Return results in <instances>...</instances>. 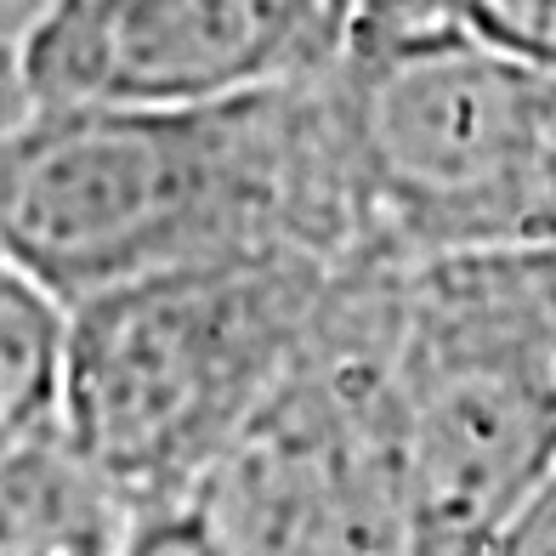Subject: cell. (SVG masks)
<instances>
[{"mask_svg":"<svg viewBox=\"0 0 556 556\" xmlns=\"http://www.w3.org/2000/svg\"><path fill=\"white\" fill-rule=\"evenodd\" d=\"M403 267H346L262 415L193 500L233 556H409L397 443Z\"/></svg>","mask_w":556,"mask_h":556,"instance_id":"5","label":"cell"},{"mask_svg":"<svg viewBox=\"0 0 556 556\" xmlns=\"http://www.w3.org/2000/svg\"><path fill=\"white\" fill-rule=\"evenodd\" d=\"M443 12H454L466 29L505 52L556 68V0H443Z\"/></svg>","mask_w":556,"mask_h":556,"instance_id":"8","label":"cell"},{"mask_svg":"<svg viewBox=\"0 0 556 556\" xmlns=\"http://www.w3.org/2000/svg\"><path fill=\"white\" fill-rule=\"evenodd\" d=\"M409 556H489L556 477V244L403 267Z\"/></svg>","mask_w":556,"mask_h":556,"instance_id":"4","label":"cell"},{"mask_svg":"<svg viewBox=\"0 0 556 556\" xmlns=\"http://www.w3.org/2000/svg\"><path fill=\"white\" fill-rule=\"evenodd\" d=\"M125 556H233V551H227L222 528L211 522L205 505L176 500V505H154V511L131 517Z\"/></svg>","mask_w":556,"mask_h":556,"instance_id":"9","label":"cell"},{"mask_svg":"<svg viewBox=\"0 0 556 556\" xmlns=\"http://www.w3.org/2000/svg\"><path fill=\"white\" fill-rule=\"evenodd\" d=\"M415 12H443V0H358V23H375V17H415Z\"/></svg>","mask_w":556,"mask_h":556,"instance_id":"13","label":"cell"},{"mask_svg":"<svg viewBox=\"0 0 556 556\" xmlns=\"http://www.w3.org/2000/svg\"><path fill=\"white\" fill-rule=\"evenodd\" d=\"M29 109V80H23V63L12 58H0V131Z\"/></svg>","mask_w":556,"mask_h":556,"instance_id":"12","label":"cell"},{"mask_svg":"<svg viewBox=\"0 0 556 556\" xmlns=\"http://www.w3.org/2000/svg\"><path fill=\"white\" fill-rule=\"evenodd\" d=\"M68 307L0 262V448L63 432Z\"/></svg>","mask_w":556,"mask_h":556,"instance_id":"7","label":"cell"},{"mask_svg":"<svg viewBox=\"0 0 556 556\" xmlns=\"http://www.w3.org/2000/svg\"><path fill=\"white\" fill-rule=\"evenodd\" d=\"M358 29V0H58L23 52L29 103L205 109L307 86Z\"/></svg>","mask_w":556,"mask_h":556,"instance_id":"6","label":"cell"},{"mask_svg":"<svg viewBox=\"0 0 556 556\" xmlns=\"http://www.w3.org/2000/svg\"><path fill=\"white\" fill-rule=\"evenodd\" d=\"M336 273L233 256L68 307L63 432L125 511L193 500L285 381Z\"/></svg>","mask_w":556,"mask_h":556,"instance_id":"3","label":"cell"},{"mask_svg":"<svg viewBox=\"0 0 556 556\" xmlns=\"http://www.w3.org/2000/svg\"><path fill=\"white\" fill-rule=\"evenodd\" d=\"M318 80L205 109L29 103L0 131V262L63 307L233 256L364 267Z\"/></svg>","mask_w":556,"mask_h":556,"instance_id":"1","label":"cell"},{"mask_svg":"<svg viewBox=\"0 0 556 556\" xmlns=\"http://www.w3.org/2000/svg\"><path fill=\"white\" fill-rule=\"evenodd\" d=\"M318 86L364 267L556 244V68L415 12L358 23Z\"/></svg>","mask_w":556,"mask_h":556,"instance_id":"2","label":"cell"},{"mask_svg":"<svg viewBox=\"0 0 556 556\" xmlns=\"http://www.w3.org/2000/svg\"><path fill=\"white\" fill-rule=\"evenodd\" d=\"M52 7L58 0H0V58L23 63V52H29V40Z\"/></svg>","mask_w":556,"mask_h":556,"instance_id":"11","label":"cell"},{"mask_svg":"<svg viewBox=\"0 0 556 556\" xmlns=\"http://www.w3.org/2000/svg\"><path fill=\"white\" fill-rule=\"evenodd\" d=\"M489 556H556V477L511 517V528L489 545Z\"/></svg>","mask_w":556,"mask_h":556,"instance_id":"10","label":"cell"}]
</instances>
